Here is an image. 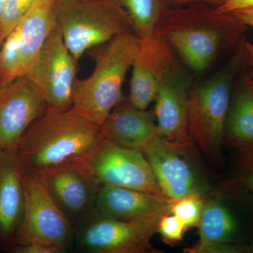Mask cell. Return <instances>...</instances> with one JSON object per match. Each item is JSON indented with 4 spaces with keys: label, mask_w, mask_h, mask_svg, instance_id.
I'll use <instances>...</instances> for the list:
<instances>
[{
    "label": "cell",
    "mask_w": 253,
    "mask_h": 253,
    "mask_svg": "<svg viewBox=\"0 0 253 253\" xmlns=\"http://www.w3.org/2000/svg\"><path fill=\"white\" fill-rule=\"evenodd\" d=\"M234 149L240 167L246 172L245 182L253 196V146Z\"/></svg>",
    "instance_id": "cell-26"
},
{
    "label": "cell",
    "mask_w": 253,
    "mask_h": 253,
    "mask_svg": "<svg viewBox=\"0 0 253 253\" xmlns=\"http://www.w3.org/2000/svg\"><path fill=\"white\" fill-rule=\"evenodd\" d=\"M39 175L76 230L94 213L95 198L99 188L76 161Z\"/></svg>",
    "instance_id": "cell-14"
},
{
    "label": "cell",
    "mask_w": 253,
    "mask_h": 253,
    "mask_svg": "<svg viewBox=\"0 0 253 253\" xmlns=\"http://www.w3.org/2000/svg\"><path fill=\"white\" fill-rule=\"evenodd\" d=\"M225 138L233 149L253 146V89L244 83L230 104Z\"/></svg>",
    "instance_id": "cell-20"
},
{
    "label": "cell",
    "mask_w": 253,
    "mask_h": 253,
    "mask_svg": "<svg viewBox=\"0 0 253 253\" xmlns=\"http://www.w3.org/2000/svg\"><path fill=\"white\" fill-rule=\"evenodd\" d=\"M19 76L18 33L15 28L0 46V83H6Z\"/></svg>",
    "instance_id": "cell-22"
},
{
    "label": "cell",
    "mask_w": 253,
    "mask_h": 253,
    "mask_svg": "<svg viewBox=\"0 0 253 253\" xmlns=\"http://www.w3.org/2000/svg\"><path fill=\"white\" fill-rule=\"evenodd\" d=\"M243 83L246 85L249 86L250 87L253 89V68L249 71L243 79Z\"/></svg>",
    "instance_id": "cell-33"
},
{
    "label": "cell",
    "mask_w": 253,
    "mask_h": 253,
    "mask_svg": "<svg viewBox=\"0 0 253 253\" xmlns=\"http://www.w3.org/2000/svg\"><path fill=\"white\" fill-rule=\"evenodd\" d=\"M25 170L16 151L0 149V242L9 248L26 206Z\"/></svg>",
    "instance_id": "cell-17"
},
{
    "label": "cell",
    "mask_w": 253,
    "mask_h": 253,
    "mask_svg": "<svg viewBox=\"0 0 253 253\" xmlns=\"http://www.w3.org/2000/svg\"><path fill=\"white\" fill-rule=\"evenodd\" d=\"M130 18L133 31L139 39L154 34L165 12L167 0H114Z\"/></svg>",
    "instance_id": "cell-21"
},
{
    "label": "cell",
    "mask_w": 253,
    "mask_h": 253,
    "mask_svg": "<svg viewBox=\"0 0 253 253\" xmlns=\"http://www.w3.org/2000/svg\"><path fill=\"white\" fill-rule=\"evenodd\" d=\"M13 253H62V249L49 245L31 243V244L14 245L8 248Z\"/></svg>",
    "instance_id": "cell-28"
},
{
    "label": "cell",
    "mask_w": 253,
    "mask_h": 253,
    "mask_svg": "<svg viewBox=\"0 0 253 253\" xmlns=\"http://www.w3.org/2000/svg\"><path fill=\"white\" fill-rule=\"evenodd\" d=\"M199 241L193 247L228 243L239 244L242 237V226L239 217L227 203L220 198L205 202L200 219Z\"/></svg>",
    "instance_id": "cell-19"
},
{
    "label": "cell",
    "mask_w": 253,
    "mask_h": 253,
    "mask_svg": "<svg viewBox=\"0 0 253 253\" xmlns=\"http://www.w3.org/2000/svg\"><path fill=\"white\" fill-rule=\"evenodd\" d=\"M76 162L99 189L104 186H121L168 198L140 151L102 139L89 154Z\"/></svg>",
    "instance_id": "cell-6"
},
{
    "label": "cell",
    "mask_w": 253,
    "mask_h": 253,
    "mask_svg": "<svg viewBox=\"0 0 253 253\" xmlns=\"http://www.w3.org/2000/svg\"><path fill=\"white\" fill-rule=\"evenodd\" d=\"M46 111L26 76L0 83V149L16 151L23 134Z\"/></svg>",
    "instance_id": "cell-12"
},
{
    "label": "cell",
    "mask_w": 253,
    "mask_h": 253,
    "mask_svg": "<svg viewBox=\"0 0 253 253\" xmlns=\"http://www.w3.org/2000/svg\"><path fill=\"white\" fill-rule=\"evenodd\" d=\"M251 251H251V252L253 253V246L252 249H251Z\"/></svg>",
    "instance_id": "cell-35"
},
{
    "label": "cell",
    "mask_w": 253,
    "mask_h": 253,
    "mask_svg": "<svg viewBox=\"0 0 253 253\" xmlns=\"http://www.w3.org/2000/svg\"><path fill=\"white\" fill-rule=\"evenodd\" d=\"M167 2L170 7H180L196 3H205L217 7L222 4L223 0H167Z\"/></svg>",
    "instance_id": "cell-30"
},
{
    "label": "cell",
    "mask_w": 253,
    "mask_h": 253,
    "mask_svg": "<svg viewBox=\"0 0 253 253\" xmlns=\"http://www.w3.org/2000/svg\"><path fill=\"white\" fill-rule=\"evenodd\" d=\"M251 249L246 245L218 243L199 248H190L186 253H243L249 252Z\"/></svg>",
    "instance_id": "cell-27"
},
{
    "label": "cell",
    "mask_w": 253,
    "mask_h": 253,
    "mask_svg": "<svg viewBox=\"0 0 253 253\" xmlns=\"http://www.w3.org/2000/svg\"><path fill=\"white\" fill-rule=\"evenodd\" d=\"M253 7V0H223L222 4L216 9L224 14H231L237 10Z\"/></svg>",
    "instance_id": "cell-29"
},
{
    "label": "cell",
    "mask_w": 253,
    "mask_h": 253,
    "mask_svg": "<svg viewBox=\"0 0 253 253\" xmlns=\"http://www.w3.org/2000/svg\"><path fill=\"white\" fill-rule=\"evenodd\" d=\"M231 14L244 26L253 27V7L237 10Z\"/></svg>",
    "instance_id": "cell-31"
},
{
    "label": "cell",
    "mask_w": 253,
    "mask_h": 253,
    "mask_svg": "<svg viewBox=\"0 0 253 253\" xmlns=\"http://www.w3.org/2000/svg\"><path fill=\"white\" fill-rule=\"evenodd\" d=\"M162 216L141 221H121L103 217L94 211L76 229L75 242L88 253H148Z\"/></svg>",
    "instance_id": "cell-9"
},
{
    "label": "cell",
    "mask_w": 253,
    "mask_h": 253,
    "mask_svg": "<svg viewBox=\"0 0 253 253\" xmlns=\"http://www.w3.org/2000/svg\"><path fill=\"white\" fill-rule=\"evenodd\" d=\"M139 40L131 68L128 101L137 109L146 110L156 100L163 78L179 61L172 47L156 32Z\"/></svg>",
    "instance_id": "cell-13"
},
{
    "label": "cell",
    "mask_w": 253,
    "mask_h": 253,
    "mask_svg": "<svg viewBox=\"0 0 253 253\" xmlns=\"http://www.w3.org/2000/svg\"><path fill=\"white\" fill-rule=\"evenodd\" d=\"M173 200L139 190L104 186L95 198L94 211L99 215L121 221H141L170 213Z\"/></svg>",
    "instance_id": "cell-16"
},
{
    "label": "cell",
    "mask_w": 253,
    "mask_h": 253,
    "mask_svg": "<svg viewBox=\"0 0 253 253\" xmlns=\"http://www.w3.org/2000/svg\"><path fill=\"white\" fill-rule=\"evenodd\" d=\"M101 139L98 125L70 111H46L23 134L16 152L25 170L42 174L84 157Z\"/></svg>",
    "instance_id": "cell-2"
},
{
    "label": "cell",
    "mask_w": 253,
    "mask_h": 253,
    "mask_svg": "<svg viewBox=\"0 0 253 253\" xmlns=\"http://www.w3.org/2000/svg\"><path fill=\"white\" fill-rule=\"evenodd\" d=\"M58 0H40L16 26L19 76H26L57 25Z\"/></svg>",
    "instance_id": "cell-18"
},
{
    "label": "cell",
    "mask_w": 253,
    "mask_h": 253,
    "mask_svg": "<svg viewBox=\"0 0 253 253\" xmlns=\"http://www.w3.org/2000/svg\"><path fill=\"white\" fill-rule=\"evenodd\" d=\"M204 206V196L191 195L173 201L170 213L179 218L187 229L199 227Z\"/></svg>",
    "instance_id": "cell-23"
},
{
    "label": "cell",
    "mask_w": 253,
    "mask_h": 253,
    "mask_svg": "<svg viewBox=\"0 0 253 253\" xmlns=\"http://www.w3.org/2000/svg\"><path fill=\"white\" fill-rule=\"evenodd\" d=\"M134 33L115 37L95 47L94 71L77 80L71 112L101 126L113 109L123 101L122 88L139 46Z\"/></svg>",
    "instance_id": "cell-3"
},
{
    "label": "cell",
    "mask_w": 253,
    "mask_h": 253,
    "mask_svg": "<svg viewBox=\"0 0 253 253\" xmlns=\"http://www.w3.org/2000/svg\"><path fill=\"white\" fill-rule=\"evenodd\" d=\"M187 149L160 137L143 153L160 187L173 201L191 195L204 196L209 190L202 172L189 158Z\"/></svg>",
    "instance_id": "cell-10"
},
{
    "label": "cell",
    "mask_w": 253,
    "mask_h": 253,
    "mask_svg": "<svg viewBox=\"0 0 253 253\" xmlns=\"http://www.w3.org/2000/svg\"><path fill=\"white\" fill-rule=\"evenodd\" d=\"M102 139L144 153L160 137L154 112L121 101L100 126Z\"/></svg>",
    "instance_id": "cell-15"
},
{
    "label": "cell",
    "mask_w": 253,
    "mask_h": 253,
    "mask_svg": "<svg viewBox=\"0 0 253 253\" xmlns=\"http://www.w3.org/2000/svg\"><path fill=\"white\" fill-rule=\"evenodd\" d=\"M242 63L240 50L212 77L191 89L189 131L208 158L220 156L225 137L233 82Z\"/></svg>",
    "instance_id": "cell-5"
},
{
    "label": "cell",
    "mask_w": 253,
    "mask_h": 253,
    "mask_svg": "<svg viewBox=\"0 0 253 253\" xmlns=\"http://www.w3.org/2000/svg\"><path fill=\"white\" fill-rule=\"evenodd\" d=\"M77 61L56 25L26 75L45 103L46 111L65 112L72 107Z\"/></svg>",
    "instance_id": "cell-8"
},
{
    "label": "cell",
    "mask_w": 253,
    "mask_h": 253,
    "mask_svg": "<svg viewBox=\"0 0 253 253\" xmlns=\"http://www.w3.org/2000/svg\"><path fill=\"white\" fill-rule=\"evenodd\" d=\"M187 228L183 221L171 213L164 214L160 219L158 232L168 244L174 245L180 242Z\"/></svg>",
    "instance_id": "cell-25"
},
{
    "label": "cell",
    "mask_w": 253,
    "mask_h": 253,
    "mask_svg": "<svg viewBox=\"0 0 253 253\" xmlns=\"http://www.w3.org/2000/svg\"><path fill=\"white\" fill-rule=\"evenodd\" d=\"M239 50L242 63H246L253 68V43L243 42Z\"/></svg>",
    "instance_id": "cell-32"
},
{
    "label": "cell",
    "mask_w": 253,
    "mask_h": 253,
    "mask_svg": "<svg viewBox=\"0 0 253 253\" xmlns=\"http://www.w3.org/2000/svg\"><path fill=\"white\" fill-rule=\"evenodd\" d=\"M191 79L178 62L160 83L156 96L155 116L159 134L173 144L189 147V105Z\"/></svg>",
    "instance_id": "cell-11"
},
{
    "label": "cell",
    "mask_w": 253,
    "mask_h": 253,
    "mask_svg": "<svg viewBox=\"0 0 253 253\" xmlns=\"http://www.w3.org/2000/svg\"><path fill=\"white\" fill-rule=\"evenodd\" d=\"M56 18L65 44L76 61L115 37L134 33L129 16L114 0H60Z\"/></svg>",
    "instance_id": "cell-4"
},
{
    "label": "cell",
    "mask_w": 253,
    "mask_h": 253,
    "mask_svg": "<svg viewBox=\"0 0 253 253\" xmlns=\"http://www.w3.org/2000/svg\"><path fill=\"white\" fill-rule=\"evenodd\" d=\"M24 181V214L10 246L40 243L66 252L75 242L76 229L55 203L41 175L25 170Z\"/></svg>",
    "instance_id": "cell-7"
},
{
    "label": "cell",
    "mask_w": 253,
    "mask_h": 253,
    "mask_svg": "<svg viewBox=\"0 0 253 253\" xmlns=\"http://www.w3.org/2000/svg\"><path fill=\"white\" fill-rule=\"evenodd\" d=\"M58 1H60V0H58Z\"/></svg>",
    "instance_id": "cell-36"
},
{
    "label": "cell",
    "mask_w": 253,
    "mask_h": 253,
    "mask_svg": "<svg viewBox=\"0 0 253 253\" xmlns=\"http://www.w3.org/2000/svg\"><path fill=\"white\" fill-rule=\"evenodd\" d=\"M246 26L231 14L215 6L196 3L186 7H169L156 33L195 73H203L226 50L237 44Z\"/></svg>",
    "instance_id": "cell-1"
},
{
    "label": "cell",
    "mask_w": 253,
    "mask_h": 253,
    "mask_svg": "<svg viewBox=\"0 0 253 253\" xmlns=\"http://www.w3.org/2000/svg\"><path fill=\"white\" fill-rule=\"evenodd\" d=\"M6 0H0V22H1V17H2L3 12L6 4Z\"/></svg>",
    "instance_id": "cell-34"
},
{
    "label": "cell",
    "mask_w": 253,
    "mask_h": 253,
    "mask_svg": "<svg viewBox=\"0 0 253 253\" xmlns=\"http://www.w3.org/2000/svg\"><path fill=\"white\" fill-rule=\"evenodd\" d=\"M40 0H6L0 22V46L6 36Z\"/></svg>",
    "instance_id": "cell-24"
}]
</instances>
